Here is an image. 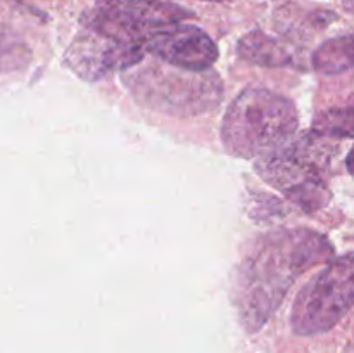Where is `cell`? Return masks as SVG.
<instances>
[{"label": "cell", "mask_w": 354, "mask_h": 353, "mask_svg": "<svg viewBox=\"0 0 354 353\" xmlns=\"http://www.w3.org/2000/svg\"><path fill=\"white\" fill-rule=\"evenodd\" d=\"M28 45L12 30L0 26V73L19 69L30 61Z\"/></svg>", "instance_id": "cell-11"}, {"label": "cell", "mask_w": 354, "mask_h": 353, "mask_svg": "<svg viewBox=\"0 0 354 353\" xmlns=\"http://www.w3.org/2000/svg\"><path fill=\"white\" fill-rule=\"evenodd\" d=\"M124 83L140 102L176 116L206 113L220 104L223 93L220 78L209 69L189 71L162 61L128 69Z\"/></svg>", "instance_id": "cell-4"}, {"label": "cell", "mask_w": 354, "mask_h": 353, "mask_svg": "<svg viewBox=\"0 0 354 353\" xmlns=\"http://www.w3.org/2000/svg\"><path fill=\"white\" fill-rule=\"evenodd\" d=\"M297 130L292 100L268 89H248L235 97L221 125L225 149L237 158H258L290 141Z\"/></svg>", "instance_id": "cell-2"}, {"label": "cell", "mask_w": 354, "mask_h": 353, "mask_svg": "<svg viewBox=\"0 0 354 353\" xmlns=\"http://www.w3.org/2000/svg\"><path fill=\"white\" fill-rule=\"evenodd\" d=\"M142 47L145 54L189 71H207L218 59L213 38L194 24L175 23L158 28L145 38Z\"/></svg>", "instance_id": "cell-8"}, {"label": "cell", "mask_w": 354, "mask_h": 353, "mask_svg": "<svg viewBox=\"0 0 354 353\" xmlns=\"http://www.w3.org/2000/svg\"><path fill=\"white\" fill-rule=\"evenodd\" d=\"M324 138L317 132L308 134L261 156L256 165L270 185L306 211L318 210L328 201L324 170L334 156V145Z\"/></svg>", "instance_id": "cell-3"}, {"label": "cell", "mask_w": 354, "mask_h": 353, "mask_svg": "<svg viewBox=\"0 0 354 353\" xmlns=\"http://www.w3.org/2000/svg\"><path fill=\"white\" fill-rule=\"evenodd\" d=\"M145 59L142 45L123 44L97 31L83 28L68 47V68L86 82H97L120 69H130Z\"/></svg>", "instance_id": "cell-7"}, {"label": "cell", "mask_w": 354, "mask_h": 353, "mask_svg": "<svg viewBox=\"0 0 354 353\" xmlns=\"http://www.w3.org/2000/svg\"><path fill=\"white\" fill-rule=\"evenodd\" d=\"M317 134L322 137H346L353 135V113L351 109L328 111L317 120Z\"/></svg>", "instance_id": "cell-12"}, {"label": "cell", "mask_w": 354, "mask_h": 353, "mask_svg": "<svg viewBox=\"0 0 354 353\" xmlns=\"http://www.w3.org/2000/svg\"><path fill=\"white\" fill-rule=\"evenodd\" d=\"M192 14L165 0H97L83 26L123 44L142 45L158 28L182 23Z\"/></svg>", "instance_id": "cell-6"}, {"label": "cell", "mask_w": 354, "mask_h": 353, "mask_svg": "<svg viewBox=\"0 0 354 353\" xmlns=\"http://www.w3.org/2000/svg\"><path fill=\"white\" fill-rule=\"evenodd\" d=\"M313 66L324 75H339L353 66L351 35L332 38L313 52Z\"/></svg>", "instance_id": "cell-10"}, {"label": "cell", "mask_w": 354, "mask_h": 353, "mask_svg": "<svg viewBox=\"0 0 354 353\" xmlns=\"http://www.w3.org/2000/svg\"><path fill=\"white\" fill-rule=\"evenodd\" d=\"M239 54L242 59L270 68L303 64V51L286 38H275L265 31L254 30L241 38Z\"/></svg>", "instance_id": "cell-9"}, {"label": "cell", "mask_w": 354, "mask_h": 353, "mask_svg": "<svg viewBox=\"0 0 354 353\" xmlns=\"http://www.w3.org/2000/svg\"><path fill=\"white\" fill-rule=\"evenodd\" d=\"M204 2H228V0H204Z\"/></svg>", "instance_id": "cell-13"}, {"label": "cell", "mask_w": 354, "mask_h": 353, "mask_svg": "<svg viewBox=\"0 0 354 353\" xmlns=\"http://www.w3.org/2000/svg\"><path fill=\"white\" fill-rule=\"evenodd\" d=\"M353 258L346 255L328 263L301 289L294 301L290 324L297 336L327 332L353 305Z\"/></svg>", "instance_id": "cell-5"}, {"label": "cell", "mask_w": 354, "mask_h": 353, "mask_svg": "<svg viewBox=\"0 0 354 353\" xmlns=\"http://www.w3.org/2000/svg\"><path fill=\"white\" fill-rule=\"evenodd\" d=\"M330 255L327 237L308 228L263 235L235 275L234 301L242 325L249 332L259 331L297 277Z\"/></svg>", "instance_id": "cell-1"}]
</instances>
